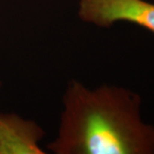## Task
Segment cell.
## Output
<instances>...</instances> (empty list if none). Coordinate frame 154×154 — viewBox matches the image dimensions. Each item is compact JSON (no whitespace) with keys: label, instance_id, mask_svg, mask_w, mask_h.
I'll use <instances>...</instances> for the list:
<instances>
[{"label":"cell","instance_id":"obj_3","mask_svg":"<svg viewBox=\"0 0 154 154\" xmlns=\"http://www.w3.org/2000/svg\"><path fill=\"white\" fill-rule=\"evenodd\" d=\"M43 129L16 114H0V154H44Z\"/></svg>","mask_w":154,"mask_h":154},{"label":"cell","instance_id":"obj_4","mask_svg":"<svg viewBox=\"0 0 154 154\" xmlns=\"http://www.w3.org/2000/svg\"><path fill=\"white\" fill-rule=\"evenodd\" d=\"M0 88H1V81H0Z\"/></svg>","mask_w":154,"mask_h":154},{"label":"cell","instance_id":"obj_1","mask_svg":"<svg viewBox=\"0 0 154 154\" xmlns=\"http://www.w3.org/2000/svg\"><path fill=\"white\" fill-rule=\"evenodd\" d=\"M56 154L154 153V127L140 117V98L124 88L69 82L63 95Z\"/></svg>","mask_w":154,"mask_h":154},{"label":"cell","instance_id":"obj_2","mask_svg":"<svg viewBox=\"0 0 154 154\" xmlns=\"http://www.w3.org/2000/svg\"><path fill=\"white\" fill-rule=\"evenodd\" d=\"M78 16L99 28L126 22L154 34V4L146 0H80Z\"/></svg>","mask_w":154,"mask_h":154}]
</instances>
